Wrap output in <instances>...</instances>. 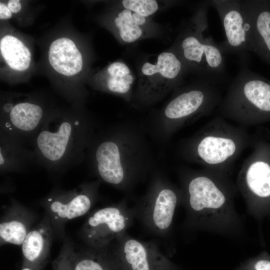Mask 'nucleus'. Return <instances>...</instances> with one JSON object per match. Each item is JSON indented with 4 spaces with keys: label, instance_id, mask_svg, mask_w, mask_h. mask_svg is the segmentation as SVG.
<instances>
[{
    "label": "nucleus",
    "instance_id": "2",
    "mask_svg": "<svg viewBox=\"0 0 270 270\" xmlns=\"http://www.w3.org/2000/svg\"><path fill=\"white\" fill-rule=\"evenodd\" d=\"M98 130L95 119L80 108L54 110L32 144L36 164L54 174L80 164Z\"/></svg>",
    "mask_w": 270,
    "mask_h": 270
},
{
    "label": "nucleus",
    "instance_id": "3",
    "mask_svg": "<svg viewBox=\"0 0 270 270\" xmlns=\"http://www.w3.org/2000/svg\"><path fill=\"white\" fill-rule=\"evenodd\" d=\"M210 0L200 2L192 16L182 26L172 49L188 72L198 78L219 84L227 77L224 54L208 34Z\"/></svg>",
    "mask_w": 270,
    "mask_h": 270
},
{
    "label": "nucleus",
    "instance_id": "21",
    "mask_svg": "<svg viewBox=\"0 0 270 270\" xmlns=\"http://www.w3.org/2000/svg\"><path fill=\"white\" fill-rule=\"evenodd\" d=\"M73 258L75 270H125L114 253L106 248L74 250Z\"/></svg>",
    "mask_w": 270,
    "mask_h": 270
},
{
    "label": "nucleus",
    "instance_id": "24",
    "mask_svg": "<svg viewBox=\"0 0 270 270\" xmlns=\"http://www.w3.org/2000/svg\"><path fill=\"white\" fill-rule=\"evenodd\" d=\"M28 232L24 222L18 218H10L0 222L1 244H22Z\"/></svg>",
    "mask_w": 270,
    "mask_h": 270
},
{
    "label": "nucleus",
    "instance_id": "28",
    "mask_svg": "<svg viewBox=\"0 0 270 270\" xmlns=\"http://www.w3.org/2000/svg\"><path fill=\"white\" fill-rule=\"evenodd\" d=\"M255 270H270V260L262 259L258 260L254 264Z\"/></svg>",
    "mask_w": 270,
    "mask_h": 270
},
{
    "label": "nucleus",
    "instance_id": "18",
    "mask_svg": "<svg viewBox=\"0 0 270 270\" xmlns=\"http://www.w3.org/2000/svg\"><path fill=\"white\" fill-rule=\"evenodd\" d=\"M36 164L33 150L0 130V170L2 174L22 172Z\"/></svg>",
    "mask_w": 270,
    "mask_h": 270
},
{
    "label": "nucleus",
    "instance_id": "4",
    "mask_svg": "<svg viewBox=\"0 0 270 270\" xmlns=\"http://www.w3.org/2000/svg\"><path fill=\"white\" fill-rule=\"evenodd\" d=\"M178 90L160 109L150 116L144 126L148 136L163 144L184 124L216 105L218 100L217 83L198 78Z\"/></svg>",
    "mask_w": 270,
    "mask_h": 270
},
{
    "label": "nucleus",
    "instance_id": "23",
    "mask_svg": "<svg viewBox=\"0 0 270 270\" xmlns=\"http://www.w3.org/2000/svg\"><path fill=\"white\" fill-rule=\"evenodd\" d=\"M246 180L252 192L262 199L270 198V164L262 160L252 162L246 174Z\"/></svg>",
    "mask_w": 270,
    "mask_h": 270
},
{
    "label": "nucleus",
    "instance_id": "16",
    "mask_svg": "<svg viewBox=\"0 0 270 270\" xmlns=\"http://www.w3.org/2000/svg\"><path fill=\"white\" fill-rule=\"evenodd\" d=\"M134 80L135 76L130 68L123 61L118 60L110 63L96 75L94 86L98 90L130 102L133 98Z\"/></svg>",
    "mask_w": 270,
    "mask_h": 270
},
{
    "label": "nucleus",
    "instance_id": "10",
    "mask_svg": "<svg viewBox=\"0 0 270 270\" xmlns=\"http://www.w3.org/2000/svg\"><path fill=\"white\" fill-rule=\"evenodd\" d=\"M122 205L100 208L93 212L85 222L82 235L87 244L96 249L106 248L130 223V215Z\"/></svg>",
    "mask_w": 270,
    "mask_h": 270
},
{
    "label": "nucleus",
    "instance_id": "8",
    "mask_svg": "<svg viewBox=\"0 0 270 270\" xmlns=\"http://www.w3.org/2000/svg\"><path fill=\"white\" fill-rule=\"evenodd\" d=\"M210 6L216 10L222 22L226 38L218 45L224 54L236 55L246 64L252 52L250 24L242 10L240 0H212Z\"/></svg>",
    "mask_w": 270,
    "mask_h": 270
},
{
    "label": "nucleus",
    "instance_id": "30",
    "mask_svg": "<svg viewBox=\"0 0 270 270\" xmlns=\"http://www.w3.org/2000/svg\"><path fill=\"white\" fill-rule=\"evenodd\" d=\"M22 270H33V269H32L31 268H30L24 267V268H22Z\"/></svg>",
    "mask_w": 270,
    "mask_h": 270
},
{
    "label": "nucleus",
    "instance_id": "19",
    "mask_svg": "<svg viewBox=\"0 0 270 270\" xmlns=\"http://www.w3.org/2000/svg\"><path fill=\"white\" fill-rule=\"evenodd\" d=\"M48 59L53 69L65 76L79 73L83 66L81 52L74 42L68 38H57L51 43Z\"/></svg>",
    "mask_w": 270,
    "mask_h": 270
},
{
    "label": "nucleus",
    "instance_id": "17",
    "mask_svg": "<svg viewBox=\"0 0 270 270\" xmlns=\"http://www.w3.org/2000/svg\"><path fill=\"white\" fill-rule=\"evenodd\" d=\"M51 240L49 224H40L30 230L22 244V268L42 270L49 260Z\"/></svg>",
    "mask_w": 270,
    "mask_h": 270
},
{
    "label": "nucleus",
    "instance_id": "25",
    "mask_svg": "<svg viewBox=\"0 0 270 270\" xmlns=\"http://www.w3.org/2000/svg\"><path fill=\"white\" fill-rule=\"evenodd\" d=\"M164 2L155 0H124L120 2V8L132 10L142 16L150 18L163 6H170L180 2L174 1L172 4L162 5Z\"/></svg>",
    "mask_w": 270,
    "mask_h": 270
},
{
    "label": "nucleus",
    "instance_id": "13",
    "mask_svg": "<svg viewBox=\"0 0 270 270\" xmlns=\"http://www.w3.org/2000/svg\"><path fill=\"white\" fill-rule=\"evenodd\" d=\"M250 24L252 52L270 66V0H240Z\"/></svg>",
    "mask_w": 270,
    "mask_h": 270
},
{
    "label": "nucleus",
    "instance_id": "15",
    "mask_svg": "<svg viewBox=\"0 0 270 270\" xmlns=\"http://www.w3.org/2000/svg\"><path fill=\"white\" fill-rule=\"evenodd\" d=\"M236 150V145L232 139L212 136L187 142L182 154L190 160L200 158L208 164H216L226 160Z\"/></svg>",
    "mask_w": 270,
    "mask_h": 270
},
{
    "label": "nucleus",
    "instance_id": "9",
    "mask_svg": "<svg viewBox=\"0 0 270 270\" xmlns=\"http://www.w3.org/2000/svg\"><path fill=\"white\" fill-rule=\"evenodd\" d=\"M178 196L174 189L158 170L152 172V177L142 200L143 219L152 231L163 234L170 227Z\"/></svg>",
    "mask_w": 270,
    "mask_h": 270
},
{
    "label": "nucleus",
    "instance_id": "5",
    "mask_svg": "<svg viewBox=\"0 0 270 270\" xmlns=\"http://www.w3.org/2000/svg\"><path fill=\"white\" fill-rule=\"evenodd\" d=\"M186 72L184 64L172 48L148 56L138 70L134 100L142 106L158 102L180 84Z\"/></svg>",
    "mask_w": 270,
    "mask_h": 270
},
{
    "label": "nucleus",
    "instance_id": "20",
    "mask_svg": "<svg viewBox=\"0 0 270 270\" xmlns=\"http://www.w3.org/2000/svg\"><path fill=\"white\" fill-rule=\"evenodd\" d=\"M189 204L194 211L218 208L225 202V197L213 182L204 176H196L188 186Z\"/></svg>",
    "mask_w": 270,
    "mask_h": 270
},
{
    "label": "nucleus",
    "instance_id": "7",
    "mask_svg": "<svg viewBox=\"0 0 270 270\" xmlns=\"http://www.w3.org/2000/svg\"><path fill=\"white\" fill-rule=\"evenodd\" d=\"M5 100L1 106L0 130L24 145L32 144L48 117L54 110H48L30 96L18 100Z\"/></svg>",
    "mask_w": 270,
    "mask_h": 270
},
{
    "label": "nucleus",
    "instance_id": "29",
    "mask_svg": "<svg viewBox=\"0 0 270 270\" xmlns=\"http://www.w3.org/2000/svg\"><path fill=\"white\" fill-rule=\"evenodd\" d=\"M8 7L12 13H18L22 8V4L19 0H10L7 4Z\"/></svg>",
    "mask_w": 270,
    "mask_h": 270
},
{
    "label": "nucleus",
    "instance_id": "22",
    "mask_svg": "<svg viewBox=\"0 0 270 270\" xmlns=\"http://www.w3.org/2000/svg\"><path fill=\"white\" fill-rule=\"evenodd\" d=\"M0 50L6 62L12 70L21 72L29 68L31 53L28 47L16 37L7 34L2 38Z\"/></svg>",
    "mask_w": 270,
    "mask_h": 270
},
{
    "label": "nucleus",
    "instance_id": "12",
    "mask_svg": "<svg viewBox=\"0 0 270 270\" xmlns=\"http://www.w3.org/2000/svg\"><path fill=\"white\" fill-rule=\"evenodd\" d=\"M114 252L125 270H170L167 258L152 244L140 242L125 233L116 239Z\"/></svg>",
    "mask_w": 270,
    "mask_h": 270
},
{
    "label": "nucleus",
    "instance_id": "6",
    "mask_svg": "<svg viewBox=\"0 0 270 270\" xmlns=\"http://www.w3.org/2000/svg\"><path fill=\"white\" fill-rule=\"evenodd\" d=\"M223 106L230 114L270 116V80L241 63Z\"/></svg>",
    "mask_w": 270,
    "mask_h": 270
},
{
    "label": "nucleus",
    "instance_id": "1",
    "mask_svg": "<svg viewBox=\"0 0 270 270\" xmlns=\"http://www.w3.org/2000/svg\"><path fill=\"white\" fill-rule=\"evenodd\" d=\"M143 126L130 121L98 130L86 159L102 181L130 190L154 170V157Z\"/></svg>",
    "mask_w": 270,
    "mask_h": 270
},
{
    "label": "nucleus",
    "instance_id": "14",
    "mask_svg": "<svg viewBox=\"0 0 270 270\" xmlns=\"http://www.w3.org/2000/svg\"><path fill=\"white\" fill-rule=\"evenodd\" d=\"M111 25L116 37L124 44L154 36L158 34L159 30L158 24L150 18L120 7L114 12Z\"/></svg>",
    "mask_w": 270,
    "mask_h": 270
},
{
    "label": "nucleus",
    "instance_id": "27",
    "mask_svg": "<svg viewBox=\"0 0 270 270\" xmlns=\"http://www.w3.org/2000/svg\"><path fill=\"white\" fill-rule=\"evenodd\" d=\"M12 16V12L6 4L0 3V18L2 20H8Z\"/></svg>",
    "mask_w": 270,
    "mask_h": 270
},
{
    "label": "nucleus",
    "instance_id": "26",
    "mask_svg": "<svg viewBox=\"0 0 270 270\" xmlns=\"http://www.w3.org/2000/svg\"><path fill=\"white\" fill-rule=\"evenodd\" d=\"M74 250L64 248L52 262L53 270H75L73 258Z\"/></svg>",
    "mask_w": 270,
    "mask_h": 270
},
{
    "label": "nucleus",
    "instance_id": "11",
    "mask_svg": "<svg viewBox=\"0 0 270 270\" xmlns=\"http://www.w3.org/2000/svg\"><path fill=\"white\" fill-rule=\"evenodd\" d=\"M99 184L96 181L81 184L70 190H53L46 199L51 214L60 220L84 215L97 196Z\"/></svg>",
    "mask_w": 270,
    "mask_h": 270
}]
</instances>
